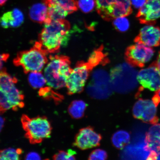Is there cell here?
Returning a JSON list of instances; mask_svg holds the SVG:
<instances>
[{
    "mask_svg": "<svg viewBox=\"0 0 160 160\" xmlns=\"http://www.w3.org/2000/svg\"><path fill=\"white\" fill-rule=\"evenodd\" d=\"M71 26L64 19L52 21L48 18L38 41L47 53L58 52L61 47L67 45L71 35Z\"/></svg>",
    "mask_w": 160,
    "mask_h": 160,
    "instance_id": "obj_1",
    "label": "cell"
},
{
    "mask_svg": "<svg viewBox=\"0 0 160 160\" xmlns=\"http://www.w3.org/2000/svg\"><path fill=\"white\" fill-rule=\"evenodd\" d=\"M17 82V79L5 70L0 71V114L23 107V95L16 87Z\"/></svg>",
    "mask_w": 160,
    "mask_h": 160,
    "instance_id": "obj_2",
    "label": "cell"
},
{
    "mask_svg": "<svg viewBox=\"0 0 160 160\" xmlns=\"http://www.w3.org/2000/svg\"><path fill=\"white\" fill-rule=\"evenodd\" d=\"M69 58L65 56L55 55L49 57L44 69L47 83L52 88L58 89L66 87L68 78L72 71Z\"/></svg>",
    "mask_w": 160,
    "mask_h": 160,
    "instance_id": "obj_3",
    "label": "cell"
},
{
    "mask_svg": "<svg viewBox=\"0 0 160 160\" xmlns=\"http://www.w3.org/2000/svg\"><path fill=\"white\" fill-rule=\"evenodd\" d=\"M47 54L37 42L31 49L18 54L13 62L22 68L26 73L41 72L48 62Z\"/></svg>",
    "mask_w": 160,
    "mask_h": 160,
    "instance_id": "obj_4",
    "label": "cell"
},
{
    "mask_svg": "<svg viewBox=\"0 0 160 160\" xmlns=\"http://www.w3.org/2000/svg\"><path fill=\"white\" fill-rule=\"evenodd\" d=\"M21 121L26 137L32 143H41L51 134V123L45 117L31 118L24 115L22 117Z\"/></svg>",
    "mask_w": 160,
    "mask_h": 160,
    "instance_id": "obj_5",
    "label": "cell"
},
{
    "mask_svg": "<svg viewBox=\"0 0 160 160\" xmlns=\"http://www.w3.org/2000/svg\"><path fill=\"white\" fill-rule=\"evenodd\" d=\"M95 3L98 13L107 21L127 17L132 12L131 0H95Z\"/></svg>",
    "mask_w": 160,
    "mask_h": 160,
    "instance_id": "obj_6",
    "label": "cell"
},
{
    "mask_svg": "<svg viewBox=\"0 0 160 160\" xmlns=\"http://www.w3.org/2000/svg\"><path fill=\"white\" fill-rule=\"evenodd\" d=\"M88 63L83 61L78 62L71 72L67 79L66 87L69 95L81 92L92 71Z\"/></svg>",
    "mask_w": 160,
    "mask_h": 160,
    "instance_id": "obj_7",
    "label": "cell"
},
{
    "mask_svg": "<svg viewBox=\"0 0 160 160\" xmlns=\"http://www.w3.org/2000/svg\"><path fill=\"white\" fill-rule=\"evenodd\" d=\"M154 51L151 47L136 42L126 50L125 58L127 62L135 67L143 68L153 58Z\"/></svg>",
    "mask_w": 160,
    "mask_h": 160,
    "instance_id": "obj_8",
    "label": "cell"
},
{
    "mask_svg": "<svg viewBox=\"0 0 160 160\" xmlns=\"http://www.w3.org/2000/svg\"><path fill=\"white\" fill-rule=\"evenodd\" d=\"M157 107L152 100L139 99L133 106V117L145 123L152 125L157 123L159 118L157 115Z\"/></svg>",
    "mask_w": 160,
    "mask_h": 160,
    "instance_id": "obj_9",
    "label": "cell"
},
{
    "mask_svg": "<svg viewBox=\"0 0 160 160\" xmlns=\"http://www.w3.org/2000/svg\"><path fill=\"white\" fill-rule=\"evenodd\" d=\"M137 79L142 88L157 92L160 89V72L155 62L140 70Z\"/></svg>",
    "mask_w": 160,
    "mask_h": 160,
    "instance_id": "obj_10",
    "label": "cell"
},
{
    "mask_svg": "<svg viewBox=\"0 0 160 160\" xmlns=\"http://www.w3.org/2000/svg\"><path fill=\"white\" fill-rule=\"evenodd\" d=\"M102 137L92 128L88 127L81 129L76 136L74 145L82 150L95 148L100 145Z\"/></svg>",
    "mask_w": 160,
    "mask_h": 160,
    "instance_id": "obj_11",
    "label": "cell"
},
{
    "mask_svg": "<svg viewBox=\"0 0 160 160\" xmlns=\"http://www.w3.org/2000/svg\"><path fill=\"white\" fill-rule=\"evenodd\" d=\"M136 17L142 24L154 25L160 18V0H147Z\"/></svg>",
    "mask_w": 160,
    "mask_h": 160,
    "instance_id": "obj_12",
    "label": "cell"
},
{
    "mask_svg": "<svg viewBox=\"0 0 160 160\" xmlns=\"http://www.w3.org/2000/svg\"><path fill=\"white\" fill-rule=\"evenodd\" d=\"M134 41L150 47H158L160 45V28L153 25H146L140 30Z\"/></svg>",
    "mask_w": 160,
    "mask_h": 160,
    "instance_id": "obj_13",
    "label": "cell"
},
{
    "mask_svg": "<svg viewBox=\"0 0 160 160\" xmlns=\"http://www.w3.org/2000/svg\"><path fill=\"white\" fill-rule=\"evenodd\" d=\"M145 151L160 153V124H154L146 134Z\"/></svg>",
    "mask_w": 160,
    "mask_h": 160,
    "instance_id": "obj_14",
    "label": "cell"
},
{
    "mask_svg": "<svg viewBox=\"0 0 160 160\" xmlns=\"http://www.w3.org/2000/svg\"><path fill=\"white\" fill-rule=\"evenodd\" d=\"M24 20L23 13L19 9H14L0 17V25L5 29L18 27L23 23Z\"/></svg>",
    "mask_w": 160,
    "mask_h": 160,
    "instance_id": "obj_15",
    "label": "cell"
},
{
    "mask_svg": "<svg viewBox=\"0 0 160 160\" xmlns=\"http://www.w3.org/2000/svg\"><path fill=\"white\" fill-rule=\"evenodd\" d=\"M30 18L39 23H44L48 18V7L45 3H37L30 8Z\"/></svg>",
    "mask_w": 160,
    "mask_h": 160,
    "instance_id": "obj_16",
    "label": "cell"
},
{
    "mask_svg": "<svg viewBox=\"0 0 160 160\" xmlns=\"http://www.w3.org/2000/svg\"><path fill=\"white\" fill-rule=\"evenodd\" d=\"M131 140L130 133L124 130H119L113 134L112 142L113 146L118 149H122L129 143Z\"/></svg>",
    "mask_w": 160,
    "mask_h": 160,
    "instance_id": "obj_17",
    "label": "cell"
},
{
    "mask_svg": "<svg viewBox=\"0 0 160 160\" xmlns=\"http://www.w3.org/2000/svg\"><path fill=\"white\" fill-rule=\"evenodd\" d=\"M87 107V104L82 100H75L69 106V113L74 119H81L84 115Z\"/></svg>",
    "mask_w": 160,
    "mask_h": 160,
    "instance_id": "obj_18",
    "label": "cell"
},
{
    "mask_svg": "<svg viewBox=\"0 0 160 160\" xmlns=\"http://www.w3.org/2000/svg\"><path fill=\"white\" fill-rule=\"evenodd\" d=\"M103 50V47L101 46L95 50L90 55L87 62L92 70L99 64H105L108 62L107 55L104 53Z\"/></svg>",
    "mask_w": 160,
    "mask_h": 160,
    "instance_id": "obj_19",
    "label": "cell"
},
{
    "mask_svg": "<svg viewBox=\"0 0 160 160\" xmlns=\"http://www.w3.org/2000/svg\"><path fill=\"white\" fill-rule=\"evenodd\" d=\"M48 7V18L52 21H58L64 19L68 13L59 6L54 4L47 5Z\"/></svg>",
    "mask_w": 160,
    "mask_h": 160,
    "instance_id": "obj_20",
    "label": "cell"
},
{
    "mask_svg": "<svg viewBox=\"0 0 160 160\" xmlns=\"http://www.w3.org/2000/svg\"><path fill=\"white\" fill-rule=\"evenodd\" d=\"M43 1L46 5L51 3L59 6L67 11L69 14L78 10L77 2L75 0H43Z\"/></svg>",
    "mask_w": 160,
    "mask_h": 160,
    "instance_id": "obj_21",
    "label": "cell"
},
{
    "mask_svg": "<svg viewBox=\"0 0 160 160\" xmlns=\"http://www.w3.org/2000/svg\"><path fill=\"white\" fill-rule=\"evenodd\" d=\"M28 80L30 85L36 89L42 88L47 83L45 76L41 72H30Z\"/></svg>",
    "mask_w": 160,
    "mask_h": 160,
    "instance_id": "obj_22",
    "label": "cell"
},
{
    "mask_svg": "<svg viewBox=\"0 0 160 160\" xmlns=\"http://www.w3.org/2000/svg\"><path fill=\"white\" fill-rule=\"evenodd\" d=\"M21 153V150L19 149L9 148L3 149L0 151V160H19Z\"/></svg>",
    "mask_w": 160,
    "mask_h": 160,
    "instance_id": "obj_23",
    "label": "cell"
},
{
    "mask_svg": "<svg viewBox=\"0 0 160 160\" xmlns=\"http://www.w3.org/2000/svg\"><path fill=\"white\" fill-rule=\"evenodd\" d=\"M113 24L116 29L121 32L127 31L130 27L129 20L126 17L116 18L114 20Z\"/></svg>",
    "mask_w": 160,
    "mask_h": 160,
    "instance_id": "obj_24",
    "label": "cell"
},
{
    "mask_svg": "<svg viewBox=\"0 0 160 160\" xmlns=\"http://www.w3.org/2000/svg\"><path fill=\"white\" fill-rule=\"evenodd\" d=\"M78 7L83 12L87 13L91 12L95 7V0H78Z\"/></svg>",
    "mask_w": 160,
    "mask_h": 160,
    "instance_id": "obj_25",
    "label": "cell"
},
{
    "mask_svg": "<svg viewBox=\"0 0 160 160\" xmlns=\"http://www.w3.org/2000/svg\"><path fill=\"white\" fill-rule=\"evenodd\" d=\"M50 87H43L40 89L39 91V95L44 98H53L58 101L61 100L62 97L58 94L55 92Z\"/></svg>",
    "mask_w": 160,
    "mask_h": 160,
    "instance_id": "obj_26",
    "label": "cell"
},
{
    "mask_svg": "<svg viewBox=\"0 0 160 160\" xmlns=\"http://www.w3.org/2000/svg\"><path fill=\"white\" fill-rule=\"evenodd\" d=\"M74 151L70 149L67 152L60 151L53 156V158L55 160H71L75 159Z\"/></svg>",
    "mask_w": 160,
    "mask_h": 160,
    "instance_id": "obj_27",
    "label": "cell"
},
{
    "mask_svg": "<svg viewBox=\"0 0 160 160\" xmlns=\"http://www.w3.org/2000/svg\"><path fill=\"white\" fill-rule=\"evenodd\" d=\"M108 154L105 150L97 149H96L90 154L89 159L92 160H105L107 159Z\"/></svg>",
    "mask_w": 160,
    "mask_h": 160,
    "instance_id": "obj_28",
    "label": "cell"
},
{
    "mask_svg": "<svg viewBox=\"0 0 160 160\" xmlns=\"http://www.w3.org/2000/svg\"><path fill=\"white\" fill-rule=\"evenodd\" d=\"M147 0H131L132 5L135 8L140 9L145 4Z\"/></svg>",
    "mask_w": 160,
    "mask_h": 160,
    "instance_id": "obj_29",
    "label": "cell"
},
{
    "mask_svg": "<svg viewBox=\"0 0 160 160\" xmlns=\"http://www.w3.org/2000/svg\"><path fill=\"white\" fill-rule=\"evenodd\" d=\"M41 158L39 154L35 152H31L26 156V159L27 160H39Z\"/></svg>",
    "mask_w": 160,
    "mask_h": 160,
    "instance_id": "obj_30",
    "label": "cell"
},
{
    "mask_svg": "<svg viewBox=\"0 0 160 160\" xmlns=\"http://www.w3.org/2000/svg\"><path fill=\"white\" fill-rule=\"evenodd\" d=\"M9 55L8 54H0V71L2 68L3 64L8 58Z\"/></svg>",
    "mask_w": 160,
    "mask_h": 160,
    "instance_id": "obj_31",
    "label": "cell"
},
{
    "mask_svg": "<svg viewBox=\"0 0 160 160\" xmlns=\"http://www.w3.org/2000/svg\"><path fill=\"white\" fill-rule=\"evenodd\" d=\"M152 100L157 106L160 103V89L156 92L155 94L154 95Z\"/></svg>",
    "mask_w": 160,
    "mask_h": 160,
    "instance_id": "obj_32",
    "label": "cell"
},
{
    "mask_svg": "<svg viewBox=\"0 0 160 160\" xmlns=\"http://www.w3.org/2000/svg\"><path fill=\"white\" fill-rule=\"evenodd\" d=\"M155 63L160 72V51L159 52L157 58V61L155 62Z\"/></svg>",
    "mask_w": 160,
    "mask_h": 160,
    "instance_id": "obj_33",
    "label": "cell"
},
{
    "mask_svg": "<svg viewBox=\"0 0 160 160\" xmlns=\"http://www.w3.org/2000/svg\"><path fill=\"white\" fill-rule=\"evenodd\" d=\"M5 120L0 115V132L2 129L4 124Z\"/></svg>",
    "mask_w": 160,
    "mask_h": 160,
    "instance_id": "obj_34",
    "label": "cell"
},
{
    "mask_svg": "<svg viewBox=\"0 0 160 160\" xmlns=\"http://www.w3.org/2000/svg\"><path fill=\"white\" fill-rule=\"evenodd\" d=\"M8 0H0V6H2L5 4Z\"/></svg>",
    "mask_w": 160,
    "mask_h": 160,
    "instance_id": "obj_35",
    "label": "cell"
}]
</instances>
